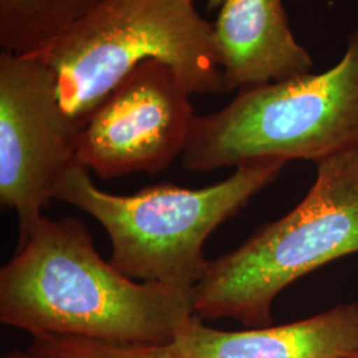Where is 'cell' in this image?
Here are the masks:
<instances>
[{
    "label": "cell",
    "instance_id": "cell-7",
    "mask_svg": "<svg viewBox=\"0 0 358 358\" xmlns=\"http://www.w3.org/2000/svg\"><path fill=\"white\" fill-rule=\"evenodd\" d=\"M190 96L173 66L138 65L80 130L77 164L103 179L165 170L190 138L196 117Z\"/></svg>",
    "mask_w": 358,
    "mask_h": 358
},
{
    "label": "cell",
    "instance_id": "cell-2",
    "mask_svg": "<svg viewBox=\"0 0 358 358\" xmlns=\"http://www.w3.org/2000/svg\"><path fill=\"white\" fill-rule=\"evenodd\" d=\"M36 56L56 80L66 120L78 130L138 66H173L190 93H227L214 27L194 0H101Z\"/></svg>",
    "mask_w": 358,
    "mask_h": 358
},
{
    "label": "cell",
    "instance_id": "cell-9",
    "mask_svg": "<svg viewBox=\"0 0 358 358\" xmlns=\"http://www.w3.org/2000/svg\"><path fill=\"white\" fill-rule=\"evenodd\" d=\"M213 27L227 92L313 69V59L294 36L282 0H224Z\"/></svg>",
    "mask_w": 358,
    "mask_h": 358
},
{
    "label": "cell",
    "instance_id": "cell-6",
    "mask_svg": "<svg viewBox=\"0 0 358 358\" xmlns=\"http://www.w3.org/2000/svg\"><path fill=\"white\" fill-rule=\"evenodd\" d=\"M78 130L66 120L51 69L32 55L0 53V202L17 215L19 245L76 165Z\"/></svg>",
    "mask_w": 358,
    "mask_h": 358
},
{
    "label": "cell",
    "instance_id": "cell-11",
    "mask_svg": "<svg viewBox=\"0 0 358 358\" xmlns=\"http://www.w3.org/2000/svg\"><path fill=\"white\" fill-rule=\"evenodd\" d=\"M32 358H182L171 345L113 344L71 336L35 337Z\"/></svg>",
    "mask_w": 358,
    "mask_h": 358
},
{
    "label": "cell",
    "instance_id": "cell-13",
    "mask_svg": "<svg viewBox=\"0 0 358 358\" xmlns=\"http://www.w3.org/2000/svg\"><path fill=\"white\" fill-rule=\"evenodd\" d=\"M207 1H208V10H214V8H220L224 0H207Z\"/></svg>",
    "mask_w": 358,
    "mask_h": 358
},
{
    "label": "cell",
    "instance_id": "cell-5",
    "mask_svg": "<svg viewBox=\"0 0 358 358\" xmlns=\"http://www.w3.org/2000/svg\"><path fill=\"white\" fill-rule=\"evenodd\" d=\"M356 148L358 28L331 69L242 90L215 113L196 115L182 164L194 173L263 159L316 164Z\"/></svg>",
    "mask_w": 358,
    "mask_h": 358
},
{
    "label": "cell",
    "instance_id": "cell-4",
    "mask_svg": "<svg viewBox=\"0 0 358 358\" xmlns=\"http://www.w3.org/2000/svg\"><path fill=\"white\" fill-rule=\"evenodd\" d=\"M316 167L315 183L292 211L210 262L194 288L196 316L269 327L272 306L289 284L358 254V148L324 158Z\"/></svg>",
    "mask_w": 358,
    "mask_h": 358
},
{
    "label": "cell",
    "instance_id": "cell-8",
    "mask_svg": "<svg viewBox=\"0 0 358 358\" xmlns=\"http://www.w3.org/2000/svg\"><path fill=\"white\" fill-rule=\"evenodd\" d=\"M171 348L182 358H358V303L306 320L248 331H220L192 315Z\"/></svg>",
    "mask_w": 358,
    "mask_h": 358
},
{
    "label": "cell",
    "instance_id": "cell-10",
    "mask_svg": "<svg viewBox=\"0 0 358 358\" xmlns=\"http://www.w3.org/2000/svg\"><path fill=\"white\" fill-rule=\"evenodd\" d=\"M101 0H0V48L35 55Z\"/></svg>",
    "mask_w": 358,
    "mask_h": 358
},
{
    "label": "cell",
    "instance_id": "cell-3",
    "mask_svg": "<svg viewBox=\"0 0 358 358\" xmlns=\"http://www.w3.org/2000/svg\"><path fill=\"white\" fill-rule=\"evenodd\" d=\"M287 164L256 161L205 189L161 183L133 195L100 190L90 170L76 164L59 180L55 199L103 224L112 243L109 262L130 279L194 289L210 264L203 252L207 238L279 178Z\"/></svg>",
    "mask_w": 358,
    "mask_h": 358
},
{
    "label": "cell",
    "instance_id": "cell-12",
    "mask_svg": "<svg viewBox=\"0 0 358 358\" xmlns=\"http://www.w3.org/2000/svg\"><path fill=\"white\" fill-rule=\"evenodd\" d=\"M1 358H32L29 356L28 352H22V350H11L7 355H4Z\"/></svg>",
    "mask_w": 358,
    "mask_h": 358
},
{
    "label": "cell",
    "instance_id": "cell-1",
    "mask_svg": "<svg viewBox=\"0 0 358 358\" xmlns=\"http://www.w3.org/2000/svg\"><path fill=\"white\" fill-rule=\"evenodd\" d=\"M194 289L137 282L97 254L76 217H43L0 271V321L35 337L169 345Z\"/></svg>",
    "mask_w": 358,
    "mask_h": 358
}]
</instances>
